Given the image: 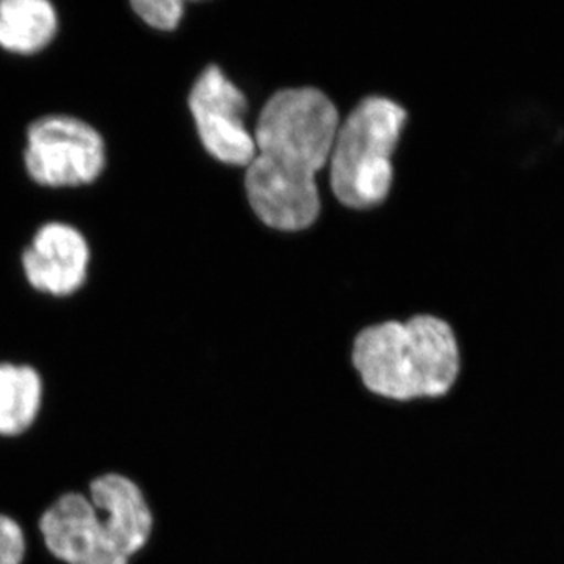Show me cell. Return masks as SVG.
<instances>
[{"instance_id": "52a82bcc", "label": "cell", "mask_w": 564, "mask_h": 564, "mask_svg": "<svg viewBox=\"0 0 564 564\" xmlns=\"http://www.w3.org/2000/svg\"><path fill=\"white\" fill-rule=\"evenodd\" d=\"M90 263L87 237L76 226L63 221L41 226L21 259L29 285L55 299L79 292L87 282Z\"/></svg>"}, {"instance_id": "6da1fadb", "label": "cell", "mask_w": 564, "mask_h": 564, "mask_svg": "<svg viewBox=\"0 0 564 564\" xmlns=\"http://www.w3.org/2000/svg\"><path fill=\"white\" fill-rule=\"evenodd\" d=\"M337 129L336 106L317 88H289L267 101L245 177L252 210L267 226L295 232L317 220L315 176L329 162Z\"/></svg>"}, {"instance_id": "5b68a950", "label": "cell", "mask_w": 564, "mask_h": 564, "mask_svg": "<svg viewBox=\"0 0 564 564\" xmlns=\"http://www.w3.org/2000/svg\"><path fill=\"white\" fill-rule=\"evenodd\" d=\"M106 165V141L90 122L69 115H46L29 126L24 166L41 187H85L102 176Z\"/></svg>"}, {"instance_id": "ba28073f", "label": "cell", "mask_w": 564, "mask_h": 564, "mask_svg": "<svg viewBox=\"0 0 564 564\" xmlns=\"http://www.w3.org/2000/svg\"><path fill=\"white\" fill-rule=\"evenodd\" d=\"M58 25V11L50 0H0V47L10 54L46 50Z\"/></svg>"}, {"instance_id": "8992f818", "label": "cell", "mask_w": 564, "mask_h": 564, "mask_svg": "<svg viewBox=\"0 0 564 564\" xmlns=\"http://www.w3.org/2000/svg\"><path fill=\"white\" fill-rule=\"evenodd\" d=\"M188 106L199 139L210 155L228 165L248 166L254 161V137L243 122L247 98L218 66H209L198 77Z\"/></svg>"}, {"instance_id": "8fae6325", "label": "cell", "mask_w": 564, "mask_h": 564, "mask_svg": "<svg viewBox=\"0 0 564 564\" xmlns=\"http://www.w3.org/2000/svg\"><path fill=\"white\" fill-rule=\"evenodd\" d=\"M24 554L25 540L20 524L0 514V564H21Z\"/></svg>"}, {"instance_id": "7a4b0ae2", "label": "cell", "mask_w": 564, "mask_h": 564, "mask_svg": "<svg viewBox=\"0 0 564 564\" xmlns=\"http://www.w3.org/2000/svg\"><path fill=\"white\" fill-rule=\"evenodd\" d=\"M351 364L367 392L411 403L447 395L462 372V352L447 322L422 314L364 328L352 340Z\"/></svg>"}, {"instance_id": "30bf717a", "label": "cell", "mask_w": 564, "mask_h": 564, "mask_svg": "<svg viewBox=\"0 0 564 564\" xmlns=\"http://www.w3.org/2000/svg\"><path fill=\"white\" fill-rule=\"evenodd\" d=\"M131 6L148 25L163 32L174 31L184 14L181 0H133Z\"/></svg>"}, {"instance_id": "277c9868", "label": "cell", "mask_w": 564, "mask_h": 564, "mask_svg": "<svg viewBox=\"0 0 564 564\" xmlns=\"http://www.w3.org/2000/svg\"><path fill=\"white\" fill-rule=\"evenodd\" d=\"M406 111L386 98L364 99L337 129L332 155V188L350 209L383 203L392 185L391 158Z\"/></svg>"}, {"instance_id": "3957f363", "label": "cell", "mask_w": 564, "mask_h": 564, "mask_svg": "<svg viewBox=\"0 0 564 564\" xmlns=\"http://www.w3.org/2000/svg\"><path fill=\"white\" fill-rule=\"evenodd\" d=\"M90 496L68 492L44 511V544L66 564H129L154 529L147 497L120 474L93 480Z\"/></svg>"}, {"instance_id": "9c48e42d", "label": "cell", "mask_w": 564, "mask_h": 564, "mask_svg": "<svg viewBox=\"0 0 564 564\" xmlns=\"http://www.w3.org/2000/svg\"><path fill=\"white\" fill-rule=\"evenodd\" d=\"M41 378L29 366L0 364V434L18 436L35 422L41 404Z\"/></svg>"}]
</instances>
